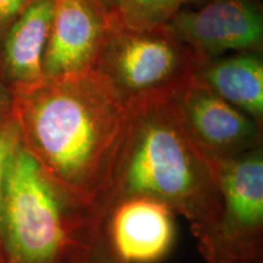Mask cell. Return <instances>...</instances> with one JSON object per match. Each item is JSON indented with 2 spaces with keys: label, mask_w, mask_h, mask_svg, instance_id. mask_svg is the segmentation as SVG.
Listing matches in <instances>:
<instances>
[{
  "label": "cell",
  "mask_w": 263,
  "mask_h": 263,
  "mask_svg": "<svg viewBox=\"0 0 263 263\" xmlns=\"http://www.w3.org/2000/svg\"><path fill=\"white\" fill-rule=\"evenodd\" d=\"M21 143L72 209L101 213L120 172L133 110L97 68L14 89Z\"/></svg>",
  "instance_id": "obj_1"
},
{
  "label": "cell",
  "mask_w": 263,
  "mask_h": 263,
  "mask_svg": "<svg viewBox=\"0 0 263 263\" xmlns=\"http://www.w3.org/2000/svg\"><path fill=\"white\" fill-rule=\"evenodd\" d=\"M133 118L116 184L105 203L149 196L188 222L196 242L218 219L222 196L206 156L186 133L170 97L132 107Z\"/></svg>",
  "instance_id": "obj_2"
},
{
  "label": "cell",
  "mask_w": 263,
  "mask_h": 263,
  "mask_svg": "<svg viewBox=\"0 0 263 263\" xmlns=\"http://www.w3.org/2000/svg\"><path fill=\"white\" fill-rule=\"evenodd\" d=\"M72 209L20 143L5 172L0 263H66L82 227Z\"/></svg>",
  "instance_id": "obj_3"
},
{
  "label": "cell",
  "mask_w": 263,
  "mask_h": 263,
  "mask_svg": "<svg viewBox=\"0 0 263 263\" xmlns=\"http://www.w3.org/2000/svg\"><path fill=\"white\" fill-rule=\"evenodd\" d=\"M210 163L222 207L211 232L196 242L200 255L207 263H263L262 144Z\"/></svg>",
  "instance_id": "obj_4"
},
{
  "label": "cell",
  "mask_w": 263,
  "mask_h": 263,
  "mask_svg": "<svg viewBox=\"0 0 263 263\" xmlns=\"http://www.w3.org/2000/svg\"><path fill=\"white\" fill-rule=\"evenodd\" d=\"M170 38L156 29L129 31L112 25L95 68L130 107L170 97L183 83L174 78L180 71L182 55Z\"/></svg>",
  "instance_id": "obj_5"
},
{
  "label": "cell",
  "mask_w": 263,
  "mask_h": 263,
  "mask_svg": "<svg viewBox=\"0 0 263 263\" xmlns=\"http://www.w3.org/2000/svg\"><path fill=\"white\" fill-rule=\"evenodd\" d=\"M170 99L207 160L229 159L262 144V126L197 80L184 81Z\"/></svg>",
  "instance_id": "obj_6"
},
{
  "label": "cell",
  "mask_w": 263,
  "mask_h": 263,
  "mask_svg": "<svg viewBox=\"0 0 263 263\" xmlns=\"http://www.w3.org/2000/svg\"><path fill=\"white\" fill-rule=\"evenodd\" d=\"M166 31L197 54L257 50L263 42V18L249 0H213L196 10H180Z\"/></svg>",
  "instance_id": "obj_7"
},
{
  "label": "cell",
  "mask_w": 263,
  "mask_h": 263,
  "mask_svg": "<svg viewBox=\"0 0 263 263\" xmlns=\"http://www.w3.org/2000/svg\"><path fill=\"white\" fill-rule=\"evenodd\" d=\"M112 26L95 0H54L43 74L59 78L95 67Z\"/></svg>",
  "instance_id": "obj_8"
},
{
  "label": "cell",
  "mask_w": 263,
  "mask_h": 263,
  "mask_svg": "<svg viewBox=\"0 0 263 263\" xmlns=\"http://www.w3.org/2000/svg\"><path fill=\"white\" fill-rule=\"evenodd\" d=\"M174 212L149 196H128L108 206L101 228L115 252L128 263H156L176 240Z\"/></svg>",
  "instance_id": "obj_9"
},
{
  "label": "cell",
  "mask_w": 263,
  "mask_h": 263,
  "mask_svg": "<svg viewBox=\"0 0 263 263\" xmlns=\"http://www.w3.org/2000/svg\"><path fill=\"white\" fill-rule=\"evenodd\" d=\"M54 0H29L0 49V70L12 88L41 82L50 34Z\"/></svg>",
  "instance_id": "obj_10"
},
{
  "label": "cell",
  "mask_w": 263,
  "mask_h": 263,
  "mask_svg": "<svg viewBox=\"0 0 263 263\" xmlns=\"http://www.w3.org/2000/svg\"><path fill=\"white\" fill-rule=\"evenodd\" d=\"M197 81L262 126V59L244 54L213 61L203 68Z\"/></svg>",
  "instance_id": "obj_11"
},
{
  "label": "cell",
  "mask_w": 263,
  "mask_h": 263,
  "mask_svg": "<svg viewBox=\"0 0 263 263\" xmlns=\"http://www.w3.org/2000/svg\"><path fill=\"white\" fill-rule=\"evenodd\" d=\"M192 0H115L114 25L129 31H155Z\"/></svg>",
  "instance_id": "obj_12"
},
{
  "label": "cell",
  "mask_w": 263,
  "mask_h": 263,
  "mask_svg": "<svg viewBox=\"0 0 263 263\" xmlns=\"http://www.w3.org/2000/svg\"><path fill=\"white\" fill-rule=\"evenodd\" d=\"M66 263H128L107 242L101 222L89 221L82 227Z\"/></svg>",
  "instance_id": "obj_13"
},
{
  "label": "cell",
  "mask_w": 263,
  "mask_h": 263,
  "mask_svg": "<svg viewBox=\"0 0 263 263\" xmlns=\"http://www.w3.org/2000/svg\"><path fill=\"white\" fill-rule=\"evenodd\" d=\"M21 143V134L15 118L0 126V212H2L3 193H4L5 172L10 157Z\"/></svg>",
  "instance_id": "obj_14"
},
{
  "label": "cell",
  "mask_w": 263,
  "mask_h": 263,
  "mask_svg": "<svg viewBox=\"0 0 263 263\" xmlns=\"http://www.w3.org/2000/svg\"><path fill=\"white\" fill-rule=\"evenodd\" d=\"M29 0H0V49L10 27L22 14Z\"/></svg>",
  "instance_id": "obj_15"
},
{
  "label": "cell",
  "mask_w": 263,
  "mask_h": 263,
  "mask_svg": "<svg viewBox=\"0 0 263 263\" xmlns=\"http://www.w3.org/2000/svg\"><path fill=\"white\" fill-rule=\"evenodd\" d=\"M14 88L8 83L0 70V126L14 117Z\"/></svg>",
  "instance_id": "obj_16"
}]
</instances>
